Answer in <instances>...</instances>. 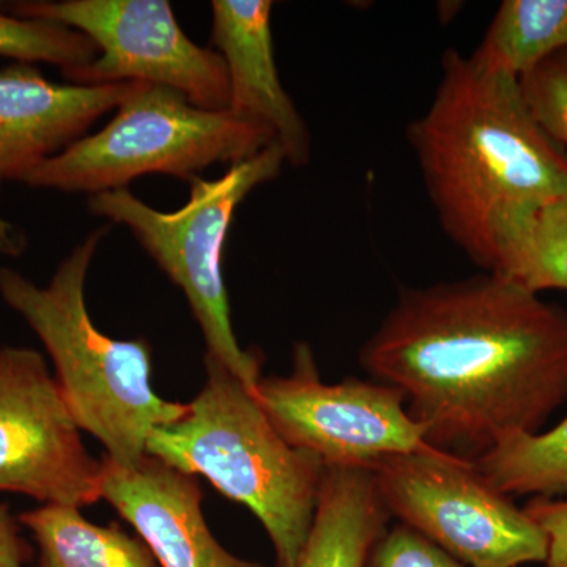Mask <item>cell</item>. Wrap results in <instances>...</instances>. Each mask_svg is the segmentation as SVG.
I'll return each instance as SVG.
<instances>
[{"mask_svg":"<svg viewBox=\"0 0 567 567\" xmlns=\"http://www.w3.org/2000/svg\"><path fill=\"white\" fill-rule=\"evenodd\" d=\"M365 567H468L420 533L399 524L379 537Z\"/></svg>","mask_w":567,"mask_h":567,"instance_id":"obj_21","label":"cell"},{"mask_svg":"<svg viewBox=\"0 0 567 567\" xmlns=\"http://www.w3.org/2000/svg\"><path fill=\"white\" fill-rule=\"evenodd\" d=\"M390 516L468 567L544 563L547 537L473 462L427 450L372 466Z\"/></svg>","mask_w":567,"mask_h":567,"instance_id":"obj_7","label":"cell"},{"mask_svg":"<svg viewBox=\"0 0 567 567\" xmlns=\"http://www.w3.org/2000/svg\"><path fill=\"white\" fill-rule=\"evenodd\" d=\"M107 230H93L59 264L48 286L0 267V298L39 336L80 431L99 440L115 464L133 466L147 454L152 432L182 420L188 404L153 390L152 347L145 339L111 338L89 315L85 281Z\"/></svg>","mask_w":567,"mask_h":567,"instance_id":"obj_3","label":"cell"},{"mask_svg":"<svg viewBox=\"0 0 567 567\" xmlns=\"http://www.w3.org/2000/svg\"><path fill=\"white\" fill-rule=\"evenodd\" d=\"M254 395L284 440L324 466L371 470L429 447L401 390L360 379L323 383L306 342L295 346L292 372L262 377Z\"/></svg>","mask_w":567,"mask_h":567,"instance_id":"obj_9","label":"cell"},{"mask_svg":"<svg viewBox=\"0 0 567 567\" xmlns=\"http://www.w3.org/2000/svg\"><path fill=\"white\" fill-rule=\"evenodd\" d=\"M7 13L69 25L99 54L65 71L73 84L145 82L183 93L196 106L229 111L230 85L221 55L188 39L166 0H22Z\"/></svg>","mask_w":567,"mask_h":567,"instance_id":"obj_8","label":"cell"},{"mask_svg":"<svg viewBox=\"0 0 567 567\" xmlns=\"http://www.w3.org/2000/svg\"><path fill=\"white\" fill-rule=\"evenodd\" d=\"M207 380L182 420L155 429L148 456L210 481L259 518L276 567H295L303 550L324 470L319 457L284 440L254 391L205 354Z\"/></svg>","mask_w":567,"mask_h":567,"instance_id":"obj_4","label":"cell"},{"mask_svg":"<svg viewBox=\"0 0 567 567\" xmlns=\"http://www.w3.org/2000/svg\"><path fill=\"white\" fill-rule=\"evenodd\" d=\"M524 511L547 537L544 567H567V499L535 496Z\"/></svg>","mask_w":567,"mask_h":567,"instance_id":"obj_22","label":"cell"},{"mask_svg":"<svg viewBox=\"0 0 567 567\" xmlns=\"http://www.w3.org/2000/svg\"><path fill=\"white\" fill-rule=\"evenodd\" d=\"M390 517L372 470L327 466L311 532L295 567H365Z\"/></svg>","mask_w":567,"mask_h":567,"instance_id":"obj_14","label":"cell"},{"mask_svg":"<svg viewBox=\"0 0 567 567\" xmlns=\"http://www.w3.org/2000/svg\"><path fill=\"white\" fill-rule=\"evenodd\" d=\"M360 364L404 393L425 445L473 462L567 401V311L491 271L405 287Z\"/></svg>","mask_w":567,"mask_h":567,"instance_id":"obj_1","label":"cell"},{"mask_svg":"<svg viewBox=\"0 0 567 567\" xmlns=\"http://www.w3.org/2000/svg\"><path fill=\"white\" fill-rule=\"evenodd\" d=\"M565 50L567 0H505L470 58L483 69L522 80Z\"/></svg>","mask_w":567,"mask_h":567,"instance_id":"obj_17","label":"cell"},{"mask_svg":"<svg viewBox=\"0 0 567 567\" xmlns=\"http://www.w3.org/2000/svg\"><path fill=\"white\" fill-rule=\"evenodd\" d=\"M491 274L539 295L567 290V192L495 227Z\"/></svg>","mask_w":567,"mask_h":567,"instance_id":"obj_16","label":"cell"},{"mask_svg":"<svg viewBox=\"0 0 567 567\" xmlns=\"http://www.w3.org/2000/svg\"><path fill=\"white\" fill-rule=\"evenodd\" d=\"M99 54L95 43L69 25L14 17L0 7V58L20 63L44 62L62 73L89 65Z\"/></svg>","mask_w":567,"mask_h":567,"instance_id":"obj_19","label":"cell"},{"mask_svg":"<svg viewBox=\"0 0 567 567\" xmlns=\"http://www.w3.org/2000/svg\"><path fill=\"white\" fill-rule=\"evenodd\" d=\"M271 11L270 0H213L212 44L229 76V112L264 126L286 163L303 166L311 141L303 117L279 80Z\"/></svg>","mask_w":567,"mask_h":567,"instance_id":"obj_13","label":"cell"},{"mask_svg":"<svg viewBox=\"0 0 567 567\" xmlns=\"http://www.w3.org/2000/svg\"><path fill=\"white\" fill-rule=\"evenodd\" d=\"M2 185V182H0ZM28 237L22 233L20 227L13 223L7 221L0 215V256L18 257L28 249Z\"/></svg>","mask_w":567,"mask_h":567,"instance_id":"obj_24","label":"cell"},{"mask_svg":"<svg viewBox=\"0 0 567 567\" xmlns=\"http://www.w3.org/2000/svg\"><path fill=\"white\" fill-rule=\"evenodd\" d=\"M473 464L496 491L507 496H567V416L543 434L503 440Z\"/></svg>","mask_w":567,"mask_h":567,"instance_id":"obj_18","label":"cell"},{"mask_svg":"<svg viewBox=\"0 0 567 567\" xmlns=\"http://www.w3.org/2000/svg\"><path fill=\"white\" fill-rule=\"evenodd\" d=\"M32 554L31 544L21 536L20 520L0 503V567H24Z\"/></svg>","mask_w":567,"mask_h":567,"instance_id":"obj_23","label":"cell"},{"mask_svg":"<svg viewBox=\"0 0 567 567\" xmlns=\"http://www.w3.org/2000/svg\"><path fill=\"white\" fill-rule=\"evenodd\" d=\"M533 117L567 153V50L518 80Z\"/></svg>","mask_w":567,"mask_h":567,"instance_id":"obj_20","label":"cell"},{"mask_svg":"<svg viewBox=\"0 0 567 567\" xmlns=\"http://www.w3.org/2000/svg\"><path fill=\"white\" fill-rule=\"evenodd\" d=\"M115 111L103 130L41 163L22 185L92 196L148 174L192 183L213 164L233 166L275 144L264 126L204 110L164 85L136 82Z\"/></svg>","mask_w":567,"mask_h":567,"instance_id":"obj_6","label":"cell"},{"mask_svg":"<svg viewBox=\"0 0 567 567\" xmlns=\"http://www.w3.org/2000/svg\"><path fill=\"white\" fill-rule=\"evenodd\" d=\"M100 473L43 354L0 347V492L89 506L102 499Z\"/></svg>","mask_w":567,"mask_h":567,"instance_id":"obj_10","label":"cell"},{"mask_svg":"<svg viewBox=\"0 0 567 567\" xmlns=\"http://www.w3.org/2000/svg\"><path fill=\"white\" fill-rule=\"evenodd\" d=\"M136 82L82 85L47 80L32 63L0 69V182H22L112 110Z\"/></svg>","mask_w":567,"mask_h":567,"instance_id":"obj_12","label":"cell"},{"mask_svg":"<svg viewBox=\"0 0 567 567\" xmlns=\"http://www.w3.org/2000/svg\"><path fill=\"white\" fill-rule=\"evenodd\" d=\"M102 499L128 522L162 567H262L234 557L213 536L196 476L145 454L140 464H115L104 454Z\"/></svg>","mask_w":567,"mask_h":567,"instance_id":"obj_11","label":"cell"},{"mask_svg":"<svg viewBox=\"0 0 567 567\" xmlns=\"http://www.w3.org/2000/svg\"><path fill=\"white\" fill-rule=\"evenodd\" d=\"M286 156L271 144L221 177L189 183V200L162 212L128 188L92 194L89 210L125 226L142 248L181 287L203 331L207 354L233 372L248 390L262 379V353L238 344L230 320L229 293L223 278V254L235 212L257 186L281 173Z\"/></svg>","mask_w":567,"mask_h":567,"instance_id":"obj_5","label":"cell"},{"mask_svg":"<svg viewBox=\"0 0 567 567\" xmlns=\"http://www.w3.org/2000/svg\"><path fill=\"white\" fill-rule=\"evenodd\" d=\"M406 137L440 226L484 271L499 223L567 192V153L533 117L518 80L456 50L443 54L431 106Z\"/></svg>","mask_w":567,"mask_h":567,"instance_id":"obj_2","label":"cell"},{"mask_svg":"<svg viewBox=\"0 0 567 567\" xmlns=\"http://www.w3.org/2000/svg\"><path fill=\"white\" fill-rule=\"evenodd\" d=\"M39 548V567H158L141 537L117 524L100 527L80 507L43 505L18 517Z\"/></svg>","mask_w":567,"mask_h":567,"instance_id":"obj_15","label":"cell"}]
</instances>
